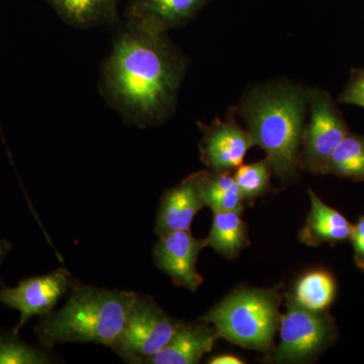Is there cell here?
Segmentation results:
<instances>
[{
  "label": "cell",
  "mask_w": 364,
  "mask_h": 364,
  "mask_svg": "<svg viewBox=\"0 0 364 364\" xmlns=\"http://www.w3.org/2000/svg\"><path fill=\"white\" fill-rule=\"evenodd\" d=\"M186 68L167 33L128 18L105 63V90L129 121L158 126L176 112Z\"/></svg>",
  "instance_id": "6da1fadb"
},
{
  "label": "cell",
  "mask_w": 364,
  "mask_h": 364,
  "mask_svg": "<svg viewBox=\"0 0 364 364\" xmlns=\"http://www.w3.org/2000/svg\"><path fill=\"white\" fill-rule=\"evenodd\" d=\"M309 90L289 79H274L251 86L237 107L254 144L264 151L273 173L282 181H294L303 170L301 147Z\"/></svg>",
  "instance_id": "7a4b0ae2"
},
{
  "label": "cell",
  "mask_w": 364,
  "mask_h": 364,
  "mask_svg": "<svg viewBox=\"0 0 364 364\" xmlns=\"http://www.w3.org/2000/svg\"><path fill=\"white\" fill-rule=\"evenodd\" d=\"M138 294L77 284L63 308L42 317L36 335L45 349L91 342L112 347L124 331Z\"/></svg>",
  "instance_id": "3957f363"
},
{
  "label": "cell",
  "mask_w": 364,
  "mask_h": 364,
  "mask_svg": "<svg viewBox=\"0 0 364 364\" xmlns=\"http://www.w3.org/2000/svg\"><path fill=\"white\" fill-rule=\"evenodd\" d=\"M284 296L279 287L234 289L200 320L210 323L219 338L243 348L262 352L270 359L279 332Z\"/></svg>",
  "instance_id": "277c9868"
},
{
  "label": "cell",
  "mask_w": 364,
  "mask_h": 364,
  "mask_svg": "<svg viewBox=\"0 0 364 364\" xmlns=\"http://www.w3.org/2000/svg\"><path fill=\"white\" fill-rule=\"evenodd\" d=\"M286 313L279 326V342L269 360L275 363H308L317 360L338 337L336 321L326 312L303 308L289 293L284 294Z\"/></svg>",
  "instance_id": "5b68a950"
},
{
  "label": "cell",
  "mask_w": 364,
  "mask_h": 364,
  "mask_svg": "<svg viewBox=\"0 0 364 364\" xmlns=\"http://www.w3.org/2000/svg\"><path fill=\"white\" fill-rule=\"evenodd\" d=\"M349 133L343 114L329 92L310 87L308 121L301 140V169L315 176H325L328 160Z\"/></svg>",
  "instance_id": "8992f818"
},
{
  "label": "cell",
  "mask_w": 364,
  "mask_h": 364,
  "mask_svg": "<svg viewBox=\"0 0 364 364\" xmlns=\"http://www.w3.org/2000/svg\"><path fill=\"white\" fill-rule=\"evenodd\" d=\"M178 324L151 296L138 294L124 331L112 349L128 363H142L168 343Z\"/></svg>",
  "instance_id": "52a82bcc"
},
{
  "label": "cell",
  "mask_w": 364,
  "mask_h": 364,
  "mask_svg": "<svg viewBox=\"0 0 364 364\" xmlns=\"http://www.w3.org/2000/svg\"><path fill=\"white\" fill-rule=\"evenodd\" d=\"M70 287V273L64 268L49 274L21 280L14 287L0 286V304L16 309L21 314L20 322L14 332L18 334L31 318L35 316L42 318L51 313Z\"/></svg>",
  "instance_id": "ba28073f"
},
{
  "label": "cell",
  "mask_w": 364,
  "mask_h": 364,
  "mask_svg": "<svg viewBox=\"0 0 364 364\" xmlns=\"http://www.w3.org/2000/svg\"><path fill=\"white\" fill-rule=\"evenodd\" d=\"M200 143V160L215 172L235 171L243 164L246 154L254 147L247 129L237 123L233 116L203 124Z\"/></svg>",
  "instance_id": "9c48e42d"
},
{
  "label": "cell",
  "mask_w": 364,
  "mask_h": 364,
  "mask_svg": "<svg viewBox=\"0 0 364 364\" xmlns=\"http://www.w3.org/2000/svg\"><path fill=\"white\" fill-rule=\"evenodd\" d=\"M205 247V239L196 238L191 230L171 232L159 237L153 249V259L176 287L196 291L203 282L196 264L200 251Z\"/></svg>",
  "instance_id": "30bf717a"
},
{
  "label": "cell",
  "mask_w": 364,
  "mask_h": 364,
  "mask_svg": "<svg viewBox=\"0 0 364 364\" xmlns=\"http://www.w3.org/2000/svg\"><path fill=\"white\" fill-rule=\"evenodd\" d=\"M205 208L200 188V171L191 174L174 188L167 189L160 200L155 233L191 230L196 214Z\"/></svg>",
  "instance_id": "8fae6325"
},
{
  "label": "cell",
  "mask_w": 364,
  "mask_h": 364,
  "mask_svg": "<svg viewBox=\"0 0 364 364\" xmlns=\"http://www.w3.org/2000/svg\"><path fill=\"white\" fill-rule=\"evenodd\" d=\"M218 338L215 328L200 318L196 322H179L168 343L142 363L196 364L213 350Z\"/></svg>",
  "instance_id": "7c38bea8"
},
{
  "label": "cell",
  "mask_w": 364,
  "mask_h": 364,
  "mask_svg": "<svg viewBox=\"0 0 364 364\" xmlns=\"http://www.w3.org/2000/svg\"><path fill=\"white\" fill-rule=\"evenodd\" d=\"M210 0H129L128 18L157 32L186 25Z\"/></svg>",
  "instance_id": "4fadbf2b"
},
{
  "label": "cell",
  "mask_w": 364,
  "mask_h": 364,
  "mask_svg": "<svg viewBox=\"0 0 364 364\" xmlns=\"http://www.w3.org/2000/svg\"><path fill=\"white\" fill-rule=\"evenodd\" d=\"M308 193L310 213L299 230V240L310 247L323 244L334 246L350 240L353 224L338 210L323 202L312 189H309Z\"/></svg>",
  "instance_id": "5bb4252c"
},
{
  "label": "cell",
  "mask_w": 364,
  "mask_h": 364,
  "mask_svg": "<svg viewBox=\"0 0 364 364\" xmlns=\"http://www.w3.org/2000/svg\"><path fill=\"white\" fill-rule=\"evenodd\" d=\"M289 294L303 308L326 312L337 296L336 279L330 270L315 268L301 274Z\"/></svg>",
  "instance_id": "9a60e30c"
},
{
  "label": "cell",
  "mask_w": 364,
  "mask_h": 364,
  "mask_svg": "<svg viewBox=\"0 0 364 364\" xmlns=\"http://www.w3.org/2000/svg\"><path fill=\"white\" fill-rule=\"evenodd\" d=\"M205 242L207 247L214 249L223 257L235 259L250 245L247 225L238 213H214L212 228Z\"/></svg>",
  "instance_id": "2e32d148"
},
{
  "label": "cell",
  "mask_w": 364,
  "mask_h": 364,
  "mask_svg": "<svg viewBox=\"0 0 364 364\" xmlns=\"http://www.w3.org/2000/svg\"><path fill=\"white\" fill-rule=\"evenodd\" d=\"M200 188L205 207L213 213L234 212L242 214L245 208L234 176L229 172L200 171Z\"/></svg>",
  "instance_id": "e0dca14e"
},
{
  "label": "cell",
  "mask_w": 364,
  "mask_h": 364,
  "mask_svg": "<svg viewBox=\"0 0 364 364\" xmlns=\"http://www.w3.org/2000/svg\"><path fill=\"white\" fill-rule=\"evenodd\" d=\"M57 14L72 26H92L117 18L121 0H47Z\"/></svg>",
  "instance_id": "ac0fdd59"
},
{
  "label": "cell",
  "mask_w": 364,
  "mask_h": 364,
  "mask_svg": "<svg viewBox=\"0 0 364 364\" xmlns=\"http://www.w3.org/2000/svg\"><path fill=\"white\" fill-rule=\"evenodd\" d=\"M364 182V136L348 134L328 160L325 176Z\"/></svg>",
  "instance_id": "d6986e66"
},
{
  "label": "cell",
  "mask_w": 364,
  "mask_h": 364,
  "mask_svg": "<svg viewBox=\"0 0 364 364\" xmlns=\"http://www.w3.org/2000/svg\"><path fill=\"white\" fill-rule=\"evenodd\" d=\"M272 163L267 157L261 161L242 164L235 170L234 179L244 202L253 203L272 191Z\"/></svg>",
  "instance_id": "ffe728a7"
},
{
  "label": "cell",
  "mask_w": 364,
  "mask_h": 364,
  "mask_svg": "<svg viewBox=\"0 0 364 364\" xmlns=\"http://www.w3.org/2000/svg\"><path fill=\"white\" fill-rule=\"evenodd\" d=\"M54 359L47 351L26 343L18 334L0 333V364H47Z\"/></svg>",
  "instance_id": "44dd1931"
},
{
  "label": "cell",
  "mask_w": 364,
  "mask_h": 364,
  "mask_svg": "<svg viewBox=\"0 0 364 364\" xmlns=\"http://www.w3.org/2000/svg\"><path fill=\"white\" fill-rule=\"evenodd\" d=\"M338 104L364 109V67L352 71L348 82L338 97Z\"/></svg>",
  "instance_id": "7402d4cb"
},
{
  "label": "cell",
  "mask_w": 364,
  "mask_h": 364,
  "mask_svg": "<svg viewBox=\"0 0 364 364\" xmlns=\"http://www.w3.org/2000/svg\"><path fill=\"white\" fill-rule=\"evenodd\" d=\"M349 241L353 249L354 264L364 272V215H359L358 221L353 224Z\"/></svg>",
  "instance_id": "603a6c76"
},
{
  "label": "cell",
  "mask_w": 364,
  "mask_h": 364,
  "mask_svg": "<svg viewBox=\"0 0 364 364\" xmlns=\"http://www.w3.org/2000/svg\"><path fill=\"white\" fill-rule=\"evenodd\" d=\"M207 363L210 364H242L245 363L243 359L232 354H220L208 359Z\"/></svg>",
  "instance_id": "cb8c5ba5"
},
{
  "label": "cell",
  "mask_w": 364,
  "mask_h": 364,
  "mask_svg": "<svg viewBox=\"0 0 364 364\" xmlns=\"http://www.w3.org/2000/svg\"><path fill=\"white\" fill-rule=\"evenodd\" d=\"M11 248H13V245L9 241L4 240V239L0 240V263L4 261L7 254L11 250Z\"/></svg>",
  "instance_id": "d4e9b609"
}]
</instances>
